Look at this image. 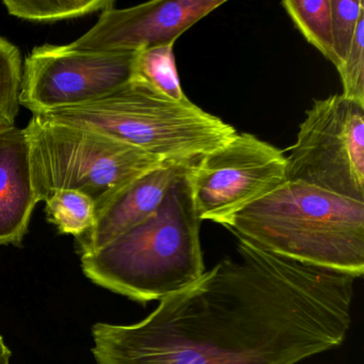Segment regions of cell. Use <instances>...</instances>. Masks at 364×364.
Listing matches in <instances>:
<instances>
[{
    "label": "cell",
    "mask_w": 364,
    "mask_h": 364,
    "mask_svg": "<svg viewBox=\"0 0 364 364\" xmlns=\"http://www.w3.org/2000/svg\"><path fill=\"white\" fill-rule=\"evenodd\" d=\"M355 280L238 240L236 257L144 321L93 326V355L97 364H297L344 342Z\"/></svg>",
    "instance_id": "cell-1"
},
{
    "label": "cell",
    "mask_w": 364,
    "mask_h": 364,
    "mask_svg": "<svg viewBox=\"0 0 364 364\" xmlns=\"http://www.w3.org/2000/svg\"><path fill=\"white\" fill-rule=\"evenodd\" d=\"M221 225L283 259L363 276L364 202L287 181Z\"/></svg>",
    "instance_id": "cell-2"
},
{
    "label": "cell",
    "mask_w": 364,
    "mask_h": 364,
    "mask_svg": "<svg viewBox=\"0 0 364 364\" xmlns=\"http://www.w3.org/2000/svg\"><path fill=\"white\" fill-rule=\"evenodd\" d=\"M201 223L186 172L152 216L97 252L82 255L84 274L95 284L142 304L170 297L205 272Z\"/></svg>",
    "instance_id": "cell-3"
},
{
    "label": "cell",
    "mask_w": 364,
    "mask_h": 364,
    "mask_svg": "<svg viewBox=\"0 0 364 364\" xmlns=\"http://www.w3.org/2000/svg\"><path fill=\"white\" fill-rule=\"evenodd\" d=\"M140 149L166 161L191 165L225 146L237 131L189 101L161 97L136 82L109 97L42 114Z\"/></svg>",
    "instance_id": "cell-4"
},
{
    "label": "cell",
    "mask_w": 364,
    "mask_h": 364,
    "mask_svg": "<svg viewBox=\"0 0 364 364\" xmlns=\"http://www.w3.org/2000/svg\"><path fill=\"white\" fill-rule=\"evenodd\" d=\"M25 132L38 203L56 191H77L95 202L97 215L132 181L167 163L97 132L36 114Z\"/></svg>",
    "instance_id": "cell-5"
},
{
    "label": "cell",
    "mask_w": 364,
    "mask_h": 364,
    "mask_svg": "<svg viewBox=\"0 0 364 364\" xmlns=\"http://www.w3.org/2000/svg\"><path fill=\"white\" fill-rule=\"evenodd\" d=\"M285 159L287 181L364 202V105L342 95L315 101Z\"/></svg>",
    "instance_id": "cell-6"
},
{
    "label": "cell",
    "mask_w": 364,
    "mask_h": 364,
    "mask_svg": "<svg viewBox=\"0 0 364 364\" xmlns=\"http://www.w3.org/2000/svg\"><path fill=\"white\" fill-rule=\"evenodd\" d=\"M200 220L221 225L287 182L284 153L255 137L236 134L187 171Z\"/></svg>",
    "instance_id": "cell-7"
},
{
    "label": "cell",
    "mask_w": 364,
    "mask_h": 364,
    "mask_svg": "<svg viewBox=\"0 0 364 364\" xmlns=\"http://www.w3.org/2000/svg\"><path fill=\"white\" fill-rule=\"evenodd\" d=\"M139 52L38 46L25 60L20 104L42 116L109 97L131 82Z\"/></svg>",
    "instance_id": "cell-8"
},
{
    "label": "cell",
    "mask_w": 364,
    "mask_h": 364,
    "mask_svg": "<svg viewBox=\"0 0 364 364\" xmlns=\"http://www.w3.org/2000/svg\"><path fill=\"white\" fill-rule=\"evenodd\" d=\"M225 0H156L135 7L109 8L70 48L87 52H138L176 43Z\"/></svg>",
    "instance_id": "cell-9"
},
{
    "label": "cell",
    "mask_w": 364,
    "mask_h": 364,
    "mask_svg": "<svg viewBox=\"0 0 364 364\" xmlns=\"http://www.w3.org/2000/svg\"><path fill=\"white\" fill-rule=\"evenodd\" d=\"M191 165L167 161L123 187L97 215L95 227L75 238L77 252L82 257L97 252L152 216Z\"/></svg>",
    "instance_id": "cell-10"
},
{
    "label": "cell",
    "mask_w": 364,
    "mask_h": 364,
    "mask_svg": "<svg viewBox=\"0 0 364 364\" xmlns=\"http://www.w3.org/2000/svg\"><path fill=\"white\" fill-rule=\"evenodd\" d=\"M38 202L25 129H0V246H18Z\"/></svg>",
    "instance_id": "cell-11"
},
{
    "label": "cell",
    "mask_w": 364,
    "mask_h": 364,
    "mask_svg": "<svg viewBox=\"0 0 364 364\" xmlns=\"http://www.w3.org/2000/svg\"><path fill=\"white\" fill-rule=\"evenodd\" d=\"M174 44L140 50L134 65L131 82H136L161 97L184 101L187 99L181 86Z\"/></svg>",
    "instance_id": "cell-12"
},
{
    "label": "cell",
    "mask_w": 364,
    "mask_h": 364,
    "mask_svg": "<svg viewBox=\"0 0 364 364\" xmlns=\"http://www.w3.org/2000/svg\"><path fill=\"white\" fill-rule=\"evenodd\" d=\"M8 14L29 22L74 20L114 7V0H5Z\"/></svg>",
    "instance_id": "cell-13"
},
{
    "label": "cell",
    "mask_w": 364,
    "mask_h": 364,
    "mask_svg": "<svg viewBox=\"0 0 364 364\" xmlns=\"http://www.w3.org/2000/svg\"><path fill=\"white\" fill-rule=\"evenodd\" d=\"M281 6L306 41L336 65L330 0H285Z\"/></svg>",
    "instance_id": "cell-14"
},
{
    "label": "cell",
    "mask_w": 364,
    "mask_h": 364,
    "mask_svg": "<svg viewBox=\"0 0 364 364\" xmlns=\"http://www.w3.org/2000/svg\"><path fill=\"white\" fill-rule=\"evenodd\" d=\"M46 218L60 233L76 238L95 227V202L80 191H56L46 200Z\"/></svg>",
    "instance_id": "cell-15"
},
{
    "label": "cell",
    "mask_w": 364,
    "mask_h": 364,
    "mask_svg": "<svg viewBox=\"0 0 364 364\" xmlns=\"http://www.w3.org/2000/svg\"><path fill=\"white\" fill-rule=\"evenodd\" d=\"M23 72L21 50L0 36V129L16 124L20 112Z\"/></svg>",
    "instance_id": "cell-16"
},
{
    "label": "cell",
    "mask_w": 364,
    "mask_h": 364,
    "mask_svg": "<svg viewBox=\"0 0 364 364\" xmlns=\"http://www.w3.org/2000/svg\"><path fill=\"white\" fill-rule=\"evenodd\" d=\"M331 33L336 68L344 60L355 37L360 18L364 16L363 0H330Z\"/></svg>",
    "instance_id": "cell-17"
},
{
    "label": "cell",
    "mask_w": 364,
    "mask_h": 364,
    "mask_svg": "<svg viewBox=\"0 0 364 364\" xmlns=\"http://www.w3.org/2000/svg\"><path fill=\"white\" fill-rule=\"evenodd\" d=\"M336 69L342 80L343 97L364 105V16L344 60Z\"/></svg>",
    "instance_id": "cell-18"
},
{
    "label": "cell",
    "mask_w": 364,
    "mask_h": 364,
    "mask_svg": "<svg viewBox=\"0 0 364 364\" xmlns=\"http://www.w3.org/2000/svg\"><path fill=\"white\" fill-rule=\"evenodd\" d=\"M11 351L5 344L3 336H0V364H10Z\"/></svg>",
    "instance_id": "cell-19"
}]
</instances>
